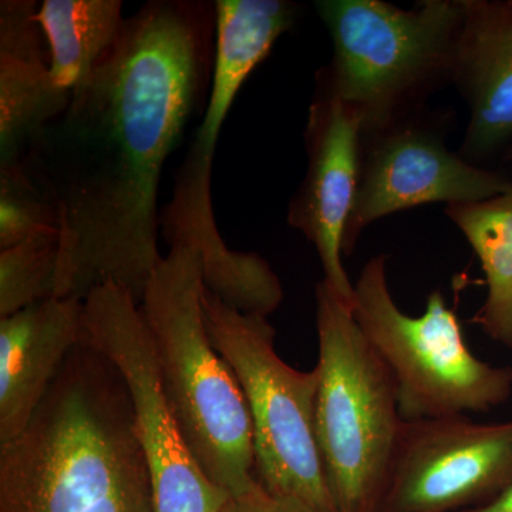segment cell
<instances>
[{"label": "cell", "mask_w": 512, "mask_h": 512, "mask_svg": "<svg viewBox=\"0 0 512 512\" xmlns=\"http://www.w3.org/2000/svg\"><path fill=\"white\" fill-rule=\"evenodd\" d=\"M215 50V3L151 0L126 19L67 109L33 138L22 161L56 212L57 298L84 301L116 284L143 301L164 259L161 174L205 109Z\"/></svg>", "instance_id": "obj_1"}, {"label": "cell", "mask_w": 512, "mask_h": 512, "mask_svg": "<svg viewBox=\"0 0 512 512\" xmlns=\"http://www.w3.org/2000/svg\"><path fill=\"white\" fill-rule=\"evenodd\" d=\"M0 512H154L126 382L83 339L28 427L0 446Z\"/></svg>", "instance_id": "obj_2"}, {"label": "cell", "mask_w": 512, "mask_h": 512, "mask_svg": "<svg viewBox=\"0 0 512 512\" xmlns=\"http://www.w3.org/2000/svg\"><path fill=\"white\" fill-rule=\"evenodd\" d=\"M217 50L210 96L160 225L170 247L200 254L205 286L244 313L269 316L284 301L281 279L262 256L225 244L212 205V160L221 128L242 84L288 32L298 5L286 0H218Z\"/></svg>", "instance_id": "obj_3"}, {"label": "cell", "mask_w": 512, "mask_h": 512, "mask_svg": "<svg viewBox=\"0 0 512 512\" xmlns=\"http://www.w3.org/2000/svg\"><path fill=\"white\" fill-rule=\"evenodd\" d=\"M204 268L195 249L170 248L141 301L165 397L205 476L239 497L254 491V434L244 393L212 346L204 312Z\"/></svg>", "instance_id": "obj_4"}, {"label": "cell", "mask_w": 512, "mask_h": 512, "mask_svg": "<svg viewBox=\"0 0 512 512\" xmlns=\"http://www.w3.org/2000/svg\"><path fill=\"white\" fill-rule=\"evenodd\" d=\"M333 45L318 90L355 111L362 134L414 111L453 82L464 0H424L402 9L382 0H318Z\"/></svg>", "instance_id": "obj_5"}, {"label": "cell", "mask_w": 512, "mask_h": 512, "mask_svg": "<svg viewBox=\"0 0 512 512\" xmlns=\"http://www.w3.org/2000/svg\"><path fill=\"white\" fill-rule=\"evenodd\" d=\"M316 441L333 507L379 512L404 426L389 367L325 281L316 285Z\"/></svg>", "instance_id": "obj_6"}, {"label": "cell", "mask_w": 512, "mask_h": 512, "mask_svg": "<svg viewBox=\"0 0 512 512\" xmlns=\"http://www.w3.org/2000/svg\"><path fill=\"white\" fill-rule=\"evenodd\" d=\"M202 312L212 346L244 393L259 483L302 512L335 510L316 441L318 369L289 366L276 353L268 318L231 308L207 286Z\"/></svg>", "instance_id": "obj_7"}, {"label": "cell", "mask_w": 512, "mask_h": 512, "mask_svg": "<svg viewBox=\"0 0 512 512\" xmlns=\"http://www.w3.org/2000/svg\"><path fill=\"white\" fill-rule=\"evenodd\" d=\"M387 255H376L355 282L352 312L392 373L404 421L483 413L512 392V370L478 359L441 291L430 293L423 315L397 306L387 281Z\"/></svg>", "instance_id": "obj_8"}, {"label": "cell", "mask_w": 512, "mask_h": 512, "mask_svg": "<svg viewBox=\"0 0 512 512\" xmlns=\"http://www.w3.org/2000/svg\"><path fill=\"white\" fill-rule=\"evenodd\" d=\"M82 339L109 357L126 382L150 470L154 512L220 511L231 495L205 476L185 444L133 296L116 284L94 289L84 299Z\"/></svg>", "instance_id": "obj_9"}, {"label": "cell", "mask_w": 512, "mask_h": 512, "mask_svg": "<svg viewBox=\"0 0 512 512\" xmlns=\"http://www.w3.org/2000/svg\"><path fill=\"white\" fill-rule=\"evenodd\" d=\"M512 480V420L466 416L404 421L379 512H457Z\"/></svg>", "instance_id": "obj_10"}, {"label": "cell", "mask_w": 512, "mask_h": 512, "mask_svg": "<svg viewBox=\"0 0 512 512\" xmlns=\"http://www.w3.org/2000/svg\"><path fill=\"white\" fill-rule=\"evenodd\" d=\"M413 116L362 134L359 184L343 254H350L363 229L387 215L437 202L471 204L512 190L504 175L451 153L439 130Z\"/></svg>", "instance_id": "obj_11"}, {"label": "cell", "mask_w": 512, "mask_h": 512, "mask_svg": "<svg viewBox=\"0 0 512 512\" xmlns=\"http://www.w3.org/2000/svg\"><path fill=\"white\" fill-rule=\"evenodd\" d=\"M305 143L308 170L289 204L288 222L316 248L322 281L352 306L355 284L346 274L342 254L359 184L362 123L342 101L318 90Z\"/></svg>", "instance_id": "obj_12"}, {"label": "cell", "mask_w": 512, "mask_h": 512, "mask_svg": "<svg viewBox=\"0 0 512 512\" xmlns=\"http://www.w3.org/2000/svg\"><path fill=\"white\" fill-rule=\"evenodd\" d=\"M83 306L52 298L0 318V446L28 427L82 342Z\"/></svg>", "instance_id": "obj_13"}, {"label": "cell", "mask_w": 512, "mask_h": 512, "mask_svg": "<svg viewBox=\"0 0 512 512\" xmlns=\"http://www.w3.org/2000/svg\"><path fill=\"white\" fill-rule=\"evenodd\" d=\"M453 83L470 110L460 156L473 163L512 138V2L464 0Z\"/></svg>", "instance_id": "obj_14"}, {"label": "cell", "mask_w": 512, "mask_h": 512, "mask_svg": "<svg viewBox=\"0 0 512 512\" xmlns=\"http://www.w3.org/2000/svg\"><path fill=\"white\" fill-rule=\"evenodd\" d=\"M37 3H0V167L22 161L33 138L56 120L73 92L57 86Z\"/></svg>", "instance_id": "obj_15"}, {"label": "cell", "mask_w": 512, "mask_h": 512, "mask_svg": "<svg viewBox=\"0 0 512 512\" xmlns=\"http://www.w3.org/2000/svg\"><path fill=\"white\" fill-rule=\"evenodd\" d=\"M57 86L73 92L119 37L121 0H45L37 10Z\"/></svg>", "instance_id": "obj_16"}, {"label": "cell", "mask_w": 512, "mask_h": 512, "mask_svg": "<svg viewBox=\"0 0 512 512\" xmlns=\"http://www.w3.org/2000/svg\"><path fill=\"white\" fill-rule=\"evenodd\" d=\"M446 215L485 274L487 298L476 322L488 338L512 348V190L490 200L448 205Z\"/></svg>", "instance_id": "obj_17"}, {"label": "cell", "mask_w": 512, "mask_h": 512, "mask_svg": "<svg viewBox=\"0 0 512 512\" xmlns=\"http://www.w3.org/2000/svg\"><path fill=\"white\" fill-rule=\"evenodd\" d=\"M59 229L47 228L0 251V318L57 298Z\"/></svg>", "instance_id": "obj_18"}, {"label": "cell", "mask_w": 512, "mask_h": 512, "mask_svg": "<svg viewBox=\"0 0 512 512\" xmlns=\"http://www.w3.org/2000/svg\"><path fill=\"white\" fill-rule=\"evenodd\" d=\"M47 228H57L56 212L23 161L0 167V251Z\"/></svg>", "instance_id": "obj_19"}, {"label": "cell", "mask_w": 512, "mask_h": 512, "mask_svg": "<svg viewBox=\"0 0 512 512\" xmlns=\"http://www.w3.org/2000/svg\"><path fill=\"white\" fill-rule=\"evenodd\" d=\"M218 512H302L291 501L274 497L259 483L251 493L231 497Z\"/></svg>", "instance_id": "obj_20"}, {"label": "cell", "mask_w": 512, "mask_h": 512, "mask_svg": "<svg viewBox=\"0 0 512 512\" xmlns=\"http://www.w3.org/2000/svg\"><path fill=\"white\" fill-rule=\"evenodd\" d=\"M457 512H512V480L491 500Z\"/></svg>", "instance_id": "obj_21"}, {"label": "cell", "mask_w": 512, "mask_h": 512, "mask_svg": "<svg viewBox=\"0 0 512 512\" xmlns=\"http://www.w3.org/2000/svg\"><path fill=\"white\" fill-rule=\"evenodd\" d=\"M319 512H338V511L332 510V511H319Z\"/></svg>", "instance_id": "obj_22"}]
</instances>
